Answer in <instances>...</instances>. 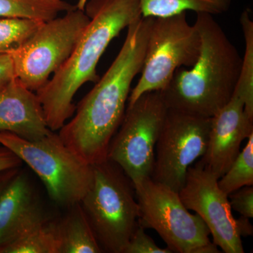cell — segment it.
Returning <instances> with one entry per match:
<instances>
[{"label": "cell", "mask_w": 253, "mask_h": 253, "mask_svg": "<svg viewBox=\"0 0 253 253\" xmlns=\"http://www.w3.org/2000/svg\"><path fill=\"white\" fill-rule=\"evenodd\" d=\"M0 131L38 141L51 132L37 94L15 78L0 91Z\"/></svg>", "instance_id": "obj_14"}, {"label": "cell", "mask_w": 253, "mask_h": 253, "mask_svg": "<svg viewBox=\"0 0 253 253\" xmlns=\"http://www.w3.org/2000/svg\"><path fill=\"white\" fill-rule=\"evenodd\" d=\"M75 6L63 0H0V18H24L47 21Z\"/></svg>", "instance_id": "obj_17"}, {"label": "cell", "mask_w": 253, "mask_h": 253, "mask_svg": "<svg viewBox=\"0 0 253 253\" xmlns=\"http://www.w3.org/2000/svg\"><path fill=\"white\" fill-rule=\"evenodd\" d=\"M67 208L66 215L56 220L58 253H103L81 204Z\"/></svg>", "instance_id": "obj_15"}, {"label": "cell", "mask_w": 253, "mask_h": 253, "mask_svg": "<svg viewBox=\"0 0 253 253\" xmlns=\"http://www.w3.org/2000/svg\"><path fill=\"white\" fill-rule=\"evenodd\" d=\"M85 11L75 7L64 16L44 21L12 53L16 78L30 90L43 87L68 59L89 24Z\"/></svg>", "instance_id": "obj_9"}, {"label": "cell", "mask_w": 253, "mask_h": 253, "mask_svg": "<svg viewBox=\"0 0 253 253\" xmlns=\"http://www.w3.org/2000/svg\"><path fill=\"white\" fill-rule=\"evenodd\" d=\"M211 118L168 109L151 178L179 192L190 166L207 149Z\"/></svg>", "instance_id": "obj_10"}, {"label": "cell", "mask_w": 253, "mask_h": 253, "mask_svg": "<svg viewBox=\"0 0 253 253\" xmlns=\"http://www.w3.org/2000/svg\"><path fill=\"white\" fill-rule=\"evenodd\" d=\"M49 219L29 178L21 169L0 197V253L20 236Z\"/></svg>", "instance_id": "obj_13"}, {"label": "cell", "mask_w": 253, "mask_h": 253, "mask_svg": "<svg viewBox=\"0 0 253 253\" xmlns=\"http://www.w3.org/2000/svg\"><path fill=\"white\" fill-rule=\"evenodd\" d=\"M20 170L21 168H16L0 172V197Z\"/></svg>", "instance_id": "obj_26"}, {"label": "cell", "mask_w": 253, "mask_h": 253, "mask_svg": "<svg viewBox=\"0 0 253 253\" xmlns=\"http://www.w3.org/2000/svg\"><path fill=\"white\" fill-rule=\"evenodd\" d=\"M152 18L141 16L128 26L112 64L80 102L74 118L59 130L63 142L92 166L107 159L110 143L126 113L131 83L142 69Z\"/></svg>", "instance_id": "obj_1"}, {"label": "cell", "mask_w": 253, "mask_h": 253, "mask_svg": "<svg viewBox=\"0 0 253 253\" xmlns=\"http://www.w3.org/2000/svg\"><path fill=\"white\" fill-rule=\"evenodd\" d=\"M218 185L226 196L244 186L253 185V133L244 149L218 179Z\"/></svg>", "instance_id": "obj_20"}, {"label": "cell", "mask_w": 253, "mask_h": 253, "mask_svg": "<svg viewBox=\"0 0 253 253\" xmlns=\"http://www.w3.org/2000/svg\"><path fill=\"white\" fill-rule=\"evenodd\" d=\"M231 210L239 212L242 217H253V187L246 186L236 190L228 196Z\"/></svg>", "instance_id": "obj_23"}, {"label": "cell", "mask_w": 253, "mask_h": 253, "mask_svg": "<svg viewBox=\"0 0 253 253\" xmlns=\"http://www.w3.org/2000/svg\"><path fill=\"white\" fill-rule=\"evenodd\" d=\"M161 91H149L127 106L108 150L133 185L152 174L158 137L168 113Z\"/></svg>", "instance_id": "obj_8"}, {"label": "cell", "mask_w": 253, "mask_h": 253, "mask_svg": "<svg viewBox=\"0 0 253 253\" xmlns=\"http://www.w3.org/2000/svg\"><path fill=\"white\" fill-rule=\"evenodd\" d=\"M0 146H1V144H0Z\"/></svg>", "instance_id": "obj_29"}, {"label": "cell", "mask_w": 253, "mask_h": 253, "mask_svg": "<svg viewBox=\"0 0 253 253\" xmlns=\"http://www.w3.org/2000/svg\"><path fill=\"white\" fill-rule=\"evenodd\" d=\"M134 186L139 224L156 231L172 253H219L210 240L211 232L206 223L199 214L189 212L179 193L151 177Z\"/></svg>", "instance_id": "obj_6"}, {"label": "cell", "mask_w": 253, "mask_h": 253, "mask_svg": "<svg viewBox=\"0 0 253 253\" xmlns=\"http://www.w3.org/2000/svg\"><path fill=\"white\" fill-rule=\"evenodd\" d=\"M22 165V161L12 151L1 145L0 146V172L12 168H21Z\"/></svg>", "instance_id": "obj_25"}, {"label": "cell", "mask_w": 253, "mask_h": 253, "mask_svg": "<svg viewBox=\"0 0 253 253\" xmlns=\"http://www.w3.org/2000/svg\"><path fill=\"white\" fill-rule=\"evenodd\" d=\"M1 253H58L56 220L49 219L8 245Z\"/></svg>", "instance_id": "obj_19"}, {"label": "cell", "mask_w": 253, "mask_h": 253, "mask_svg": "<svg viewBox=\"0 0 253 253\" xmlns=\"http://www.w3.org/2000/svg\"><path fill=\"white\" fill-rule=\"evenodd\" d=\"M124 253H172L168 248L158 247L152 238L145 233L144 228L139 224L136 228Z\"/></svg>", "instance_id": "obj_22"}, {"label": "cell", "mask_w": 253, "mask_h": 253, "mask_svg": "<svg viewBox=\"0 0 253 253\" xmlns=\"http://www.w3.org/2000/svg\"><path fill=\"white\" fill-rule=\"evenodd\" d=\"M90 18L76 47L45 85L36 91L48 127L59 130L76 110L73 99L83 84L99 80L96 66L111 41L141 17L139 0H88Z\"/></svg>", "instance_id": "obj_2"}, {"label": "cell", "mask_w": 253, "mask_h": 253, "mask_svg": "<svg viewBox=\"0 0 253 253\" xmlns=\"http://www.w3.org/2000/svg\"><path fill=\"white\" fill-rule=\"evenodd\" d=\"M194 24L201 36L197 60L178 69L161 92L168 109L212 118L232 97L242 58L212 15L199 13Z\"/></svg>", "instance_id": "obj_3"}, {"label": "cell", "mask_w": 253, "mask_h": 253, "mask_svg": "<svg viewBox=\"0 0 253 253\" xmlns=\"http://www.w3.org/2000/svg\"><path fill=\"white\" fill-rule=\"evenodd\" d=\"M16 78L11 54H0V91Z\"/></svg>", "instance_id": "obj_24"}, {"label": "cell", "mask_w": 253, "mask_h": 253, "mask_svg": "<svg viewBox=\"0 0 253 253\" xmlns=\"http://www.w3.org/2000/svg\"><path fill=\"white\" fill-rule=\"evenodd\" d=\"M253 133V117L244 103L233 95L230 101L211 118L207 149L201 161L218 179L241 152L243 141Z\"/></svg>", "instance_id": "obj_12"}, {"label": "cell", "mask_w": 253, "mask_h": 253, "mask_svg": "<svg viewBox=\"0 0 253 253\" xmlns=\"http://www.w3.org/2000/svg\"><path fill=\"white\" fill-rule=\"evenodd\" d=\"M237 219L238 226H239L240 234L241 236H251L253 234V226L250 222L249 218L242 217Z\"/></svg>", "instance_id": "obj_27"}, {"label": "cell", "mask_w": 253, "mask_h": 253, "mask_svg": "<svg viewBox=\"0 0 253 253\" xmlns=\"http://www.w3.org/2000/svg\"><path fill=\"white\" fill-rule=\"evenodd\" d=\"M240 23L244 33L245 53L233 95L244 101L245 111L253 117V21L248 10L241 14Z\"/></svg>", "instance_id": "obj_18"}, {"label": "cell", "mask_w": 253, "mask_h": 253, "mask_svg": "<svg viewBox=\"0 0 253 253\" xmlns=\"http://www.w3.org/2000/svg\"><path fill=\"white\" fill-rule=\"evenodd\" d=\"M0 144L36 173L50 199L60 206L67 208L79 204L92 185V165L73 152L55 131L38 141L0 131Z\"/></svg>", "instance_id": "obj_5"}, {"label": "cell", "mask_w": 253, "mask_h": 253, "mask_svg": "<svg viewBox=\"0 0 253 253\" xmlns=\"http://www.w3.org/2000/svg\"><path fill=\"white\" fill-rule=\"evenodd\" d=\"M44 21L24 18H0V54L17 51Z\"/></svg>", "instance_id": "obj_21"}, {"label": "cell", "mask_w": 253, "mask_h": 253, "mask_svg": "<svg viewBox=\"0 0 253 253\" xmlns=\"http://www.w3.org/2000/svg\"><path fill=\"white\" fill-rule=\"evenodd\" d=\"M93 169L92 185L80 204L102 252L124 253L139 224L134 186L109 159L94 165Z\"/></svg>", "instance_id": "obj_4"}, {"label": "cell", "mask_w": 253, "mask_h": 253, "mask_svg": "<svg viewBox=\"0 0 253 253\" xmlns=\"http://www.w3.org/2000/svg\"><path fill=\"white\" fill-rule=\"evenodd\" d=\"M88 0H78L77 5H76V7L77 9L82 10V11H84V7H85V5L86 2H87Z\"/></svg>", "instance_id": "obj_28"}, {"label": "cell", "mask_w": 253, "mask_h": 253, "mask_svg": "<svg viewBox=\"0 0 253 253\" xmlns=\"http://www.w3.org/2000/svg\"><path fill=\"white\" fill-rule=\"evenodd\" d=\"M142 17L161 18L195 11L196 14H224L232 0H139Z\"/></svg>", "instance_id": "obj_16"}, {"label": "cell", "mask_w": 253, "mask_h": 253, "mask_svg": "<svg viewBox=\"0 0 253 253\" xmlns=\"http://www.w3.org/2000/svg\"><path fill=\"white\" fill-rule=\"evenodd\" d=\"M218 179L200 161L188 169L184 185L178 192L179 197L189 211H194L206 223L213 244L225 253H244L237 219Z\"/></svg>", "instance_id": "obj_11"}, {"label": "cell", "mask_w": 253, "mask_h": 253, "mask_svg": "<svg viewBox=\"0 0 253 253\" xmlns=\"http://www.w3.org/2000/svg\"><path fill=\"white\" fill-rule=\"evenodd\" d=\"M200 48L199 32L188 22L186 13L153 18L141 76L130 91L127 106L144 93L163 90L178 69L194 64Z\"/></svg>", "instance_id": "obj_7"}]
</instances>
